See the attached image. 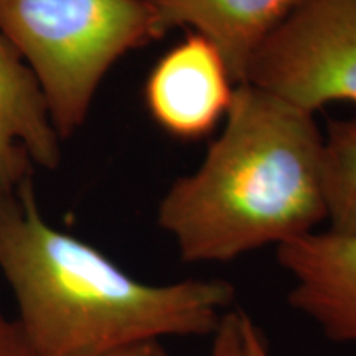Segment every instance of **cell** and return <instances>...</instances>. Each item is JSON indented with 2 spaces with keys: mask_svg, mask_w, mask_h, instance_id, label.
<instances>
[{
  "mask_svg": "<svg viewBox=\"0 0 356 356\" xmlns=\"http://www.w3.org/2000/svg\"><path fill=\"white\" fill-rule=\"evenodd\" d=\"M0 270L35 356H113L167 337H211L236 297L221 279H134L43 220L32 175L0 190Z\"/></svg>",
  "mask_w": 356,
  "mask_h": 356,
  "instance_id": "obj_1",
  "label": "cell"
},
{
  "mask_svg": "<svg viewBox=\"0 0 356 356\" xmlns=\"http://www.w3.org/2000/svg\"><path fill=\"white\" fill-rule=\"evenodd\" d=\"M327 220L323 134L315 114L254 84L234 88L202 165L172 184L157 222L190 264L275 248Z\"/></svg>",
  "mask_w": 356,
  "mask_h": 356,
  "instance_id": "obj_2",
  "label": "cell"
},
{
  "mask_svg": "<svg viewBox=\"0 0 356 356\" xmlns=\"http://www.w3.org/2000/svg\"><path fill=\"white\" fill-rule=\"evenodd\" d=\"M0 33L37 78L61 140L83 127L109 70L167 35L144 0H0Z\"/></svg>",
  "mask_w": 356,
  "mask_h": 356,
  "instance_id": "obj_3",
  "label": "cell"
},
{
  "mask_svg": "<svg viewBox=\"0 0 356 356\" xmlns=\"http://www.w3.org/2000/svg\"><path fill=\"white\" fill-rule=\"evenodd\" d=\"M244 83L312 114L356 104V0H302L257 50Z\"/></svg>",
  "mask_w": 356,
  "mask_h": 356,
  "instance_id": "obj_4",
  "label": "cell"
},
{
  "mask_svg": "<svg viewBox=\"0 0 356 356\" xmlns=\"http://www.w3.org/2000/svg\"><path fill=\"white\" fill-rule=\"evenodd\" d=\"M234 88L220 50L191 32L150 71L145 104L154 121L172 137L198 140L226 118Z\"/></svg>",
  "mask_w": 356,
  "mask_h": 356,
  "instance_id": "obj_5",
  "label": "cell"
},
{
  "mask_svg": "<svg viewBox=\"0 0 356 356\" xmlns=\"http://www.w3.org/2000/svg\"><path fill=\"white\" fill-rule=\"evenodd\" d=\"M289 304L335 343L356 345V234L312 231L275 248Z\"/></svg>",
  "mask_w": 356,
  "mask_h": 356,
  "instance_id": "obj_6",
  "label": "cell"
},
{
  "mask_svg": "<svg viewBox=\"0 0 356 356\" xmlns=\"http://www.w3.org/2000/svg\"><path fill=\"white\" fill-rule=\"evenodd\" d=\"M60 162L61 139L42 88L0 33V190H15L33 165L55 170Z\"/></svg>",
  "mask_w": 356,
  "mask_h": 356,
  "instance_id": "obj_7",
  "label": "cell"
},
{
  "mask_svg": "<svg viewBox=\"0 0 356 356\" xmlns=\"http://www.w3.org/2000/svg\"><path fill=\"white\" fill-rule=\"evenodd\" d=\"M163 32L188 26L215 44L231 79L246 81L249 65L262 43L302 0H144Z\"/></svg>",
  "mask_w": 356,
  "mask_h": 356,
  "instance_id": "obj_8",
  "label": "cell"
},
{
  "mask_svg": "<svg viewBox=\"0 0 356 356\" xmlns=\"http://www.w3.org/2000/svg\"><path fill=\"white\" fill-rule=\"evenodd\" d=\"M323 181L330 229L356 234V118L328 122L323 134Z\"/></svg>",
  "mask_w": 356,
  "mask_h": 356,
  "instance_id": "obj_9",
  "label": "cell"
},
{
  "mask_svg": "<svg viewBox=\"0 0 356 356\" xmlns=\"http://www.w3.org/2000/svg\"><path fill=\"white\" fill-rule=\"evenodd\" d=\"M254 322L241 309H229L211 335L207 356H252L251 332Z\"/></svg>",
  "mask_w": 356,
  "mask_h": 356,
  "instance_id": "obj_10",
  "label": "cell"
},
{
  "mask_svg": "<svg viewBox=\"0 0 356 356\" xmlns=\"http://www.w3.org/2000/svg\"><path fill=\"white\" fill-rule=\"evenodd\" d=\"M0 356H35L17 320L0 315Z\"/></svg>",
  "mask_w": 356,
  "mask_h": 356,
  "instance_id": "obj_11",
  "label": "cell"
},
{
  "mask_svg": "<svg viewBox=\"0 0 356 356\" xmlns=\"http://www.w3.org/2000/svg\"><path fill=\"white\" fill-rule=\"evenodd\" d=\"M113 356H168V353L163 348L162 341H145L118 351Z\"/></svg>",
  "mask_w": 356,
  "mask_h": 356,
  "instance_id": "obj_12",
  "label": "cell"
},
{
  "mask_svg": "<svg viewBox=\"0 0 356 356\" xmlns=\"http://www.w3.org/2000/svg\"><path fill=\"white\" fill-rule=\"evenodd\" d=\"M251 351H252V356H273L270 355L269 348H267L264 337H262L259 328L256 327V323L251 332Z\"/></svg>",
  "mask_w": 356,
  "mask_h": 356,
  "instance_id": "obj_13",
  "label": "cell"
}]
</instances>
